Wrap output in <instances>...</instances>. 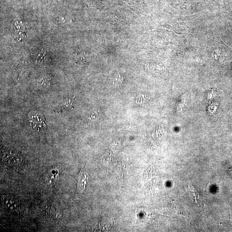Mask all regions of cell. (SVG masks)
Returning a JSON list of instances; mask_svg holds the SVG:
<instances>
[{"label":"cell","mask_w":232,"mask_h":232,"mask_svg":"<svg viewBox=\"0 0 232 232\" xmlns=\"http://www.w3.org/2000/svg\"><path fill=\"white\" fill-rule=\"evenodd\" d=\"M87 177L88 175L82 170H81L78 174L77 189L79 191H82L85 189Z\"/></svg>","instance_id":"6da1fadb"},{"label":"cell","mask_w":232,"mask_h":232,"mask_svg":"<svg viewBox=\"0 0 232 232\" xmlns=\"http://www.w3.org/2000/svg\"><path fill=\"white\" fill-rule=\"evenodd\" d=\"M72 109H74L73 102L72 101V99H70L69 102H67L66 103L61 106L59 109V111L58 112L59 113V112H62V111H66L70 112Z\"/></svg>","instance_id":"7a4b0ae2"},{"label":"cell","mask_w":232,"mask_h":232,"mask_svg":"<svg viewBox=\"0 0 232 232\" xmlns=\"http://www.w3.org/2000/svg\"><path fill=\"white\" fill-rule=\"evenodd\" d=\"M123 80V77L120 74H116L112 77L111 81L113 85L119 86L122 84Z\"/></svg>","instance_id":"3957f363"}]
</instances>
